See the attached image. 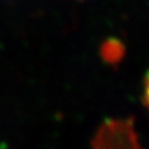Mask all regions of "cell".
I'll list each match as a JSON object with an SVG mask.
<instances>
[{
  "label": "cell",
  "mask_w": 149,
  "mask_h": 149,
  "mask_svg": "<svg viewBox=\"0 0 149 149\" xmlns=\"http://www.w3.org/2000/svg\"><path fill=\"white\" fill-rule=\"evenodd\" d=\"M143 99H144V102H146V106L148 107L149 109V70L147 73V75L144 78V89H143Z\"/></svg>",
  "instance_id": "obj_2"
},
{
  "label": "cell",
  "mask_w": 149,
  "mask_h": 149,
  "mask_svg": "<svg viewBox=\"0 0 149 149\" xmlns=\"http://www.w3.org/2000/svg\"><path fill=\"white\" fill-rule=\"evenodd\" d=\"M92 149H144L139 141L133 119L103 122L92 140Z\"/></svg>",
  "instance_id": "obj_1"
}]
</instances>
